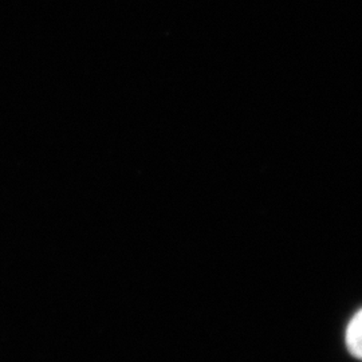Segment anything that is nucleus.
Here are the masks:
<instances>
[{
	"label": "nucleus",
	"instance_id": "nucleus-1",
	"mask_svg": "<svg viewBox=\"0 0 362 362\" xmlns=\"http://www.w3.org/2000/svg\"><path fill=\"white\" fill-rule=\"evenodd\" d=\"M345 342L350 354L362 360V309L350 320L345 333Z\"/></svg>",
	"mask_w": 362,
	"mask_h": 362
}]
</instances>
